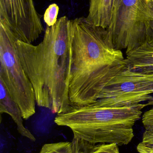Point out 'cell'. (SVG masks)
I'll use <instances>...</instances> for the list:
<instances>
[{
	"instance_id": "obj_8",
	"label": "cell",
	"mask_w": 153,
	"mask_h": 153,
	"mask_svg": "<svg viewBox=\"0 0 153 153\" xmlns=\"http://www.w3.org/2000/svg\"><path fill=\"white\" fill-rule=\"evenodd\" d=\"M0 112L9 114L17 125L18 132L31 141L36 138L24 126L22 113L18 103L13 99L3 82L0 80Z\"/></svg>"
},
{
	"instance_id": "obj_12",
	"label": "cell",
	"mask_w": 153,
	"mask_h": 153,
	"mask_svg": "<svg viewBox=\"0 0 153 153\" xmlns=\"http://www.w3.org/2000/svg\"><path fill=\"white\" fill-rule=\"evenodd\" d=\"M59 7L55 3L52 4L46 10L44 15V20L47 26L51 27L57 21Z\"/></svg>"
},
{
	"instance_id": "obj_6",
	"label": "cell",
	"mask_w": 153,
	"mask_h": 153,
	"mask_svg": "<svg viewBox=\"0 0 153 153\" xmlns=\"http://www.w3.org/2000/svg\"><path fill=\"white\" fill-rule=\"evenodd\" d=\"M153 74L133 71L126 65L105 87L92 105L120 107L141 103L153 98Z\"/></svg>"
},
{
	"instance_id": "obj_13",
	"label": "cell",
	"mask_w": 153,
	"mask_h": 153,
	"mask_svg": "<svg viewBox=\"0 0 153 153\" xmlns=\"http://www.w3.org/2000/svg\"><path fill=\"white\" fill-rule=\"evenodd\" d=\"M118 146L116 143L100 144L93 147L90 152L82 153H119Z\"/></svg>"
},
{
	"instance_id": "obj_14",
	"label": "cell",
	"mask_w": 153,
	"mask_h": 153,
	"mask_svg": "<svg viewBox=\"0 0 153 153\" xmlns=\"http://www.w3.org/2000/svg\"><path fill=\"white\" fill-rule=\"evenodd\" d=\"M146 105H152V107L144 112L142 116V122L145 130L153 131V98L148 101Z\"/></svg>"
},
{
	"instance_id": "obj_18",
	"label": "cell",
	"mask_w": 153,
	"mask_h": 153,
	"mask_svg": "<svg viewBox=\"0 0 153 153\" xmlns=\"http://www.w3.org/2000/svg\"><path fill=\"white\" fill-rule=\"evenodd\" d=\"M148 1L149 2L150 1L152 2H153V0H148Z\"/></svg>"
},
{
	"instance_id": "obj_11",
	"label": "cell",
	"mask_w": 153,
	"mask_h": 153,
	"mask_svg": "<svg viewBox=\"0 0 153 153\" xmlns=\"http://www.w3.org/2000/svg\"><path fill=\"white\" fill-rule=\"evenodd\" d=\"M39 153H74L72 144L69 142L47 143L44 145Z\"/></svg>"
},
{
	"instance_id": "obj_16",
	"label": "cell",
	"mask_w": 153,
	"mask_h": 153,
	"mask_svg": "<svg viewBox=\"0 0 153 153\" xmlns=\"http://www.w3.org/2000/svg\"><path fill=\"white\" fill-rule=\"evenodd\" d=\"M141 143L147 146L153 147V131L145 130Z\"/></svg>"
},
{
	"instance_id": "obj_4",
	"label": "cell",
	"mask_w": 153,
	"mask_h": 153,
	"mask_svg": "<svg viewBox=\"0 0 153 153\" xmlns=\"http://www.w3.org/2000/svg\"><path fill=\"white\" fill-rule=\"evenodd\" d=\"M17 39L6 23L0 19V80L18 103L23 119L27 120L36 112V97L17 54Z\"/></svg>"
},
{
	"instance_id": "obj_1",
	"label": "cell",
	"mask_w": 153,
	"mask_h": 153,
	"mask_svg": "<svg viewBox=\"0 0 153 153\" xmlns=\"http://www.w3.org/2000/svg\"><path fill=\"white\" fill-rule=\"evenodd\" d=\"M72 20L64 16L47 26L37 45L17 39L16 48L21 63L35 92L36 103L60 114L71 105L69 97L72 66Z\"/></svg>"
},
{
	"instance_id": "obj_2",
	"label": "cell",
	"mask_w": 153,
	"mask_h": 153,
	"mask_svg": "<svg viewBox=\"0 0 153 153\" xmlns=\"http://www.w3.org/2000/svg\"><path fill=\"white\" fill-rule=\"evenodd\" d=\"M72 66L69 97L72 106L93 104L109 82L125 67L107 29L89 23L84 17L72 20Z\"/></svg>"
},
{
	"instance_id": "obj_9",
	"label": "cell",
	"mask_w": 153,
	"mask_h": 153,
	"mask_svg": "<svg viewBox=\"0 0 153 153\" xmlns=\"http://www.w3.org/2000/svg\"><path fill=\"white\" fill-rule=\"evenodd\" d=\"M125 63L133 71L153 74V46L146 43L126 53Z\"/></svg>"
},
{
	"instance_id": "obj_3",
	"label": "cell",
	"mask_w": 153,
	"mask_h": 153,
	"mask_svg": "<svg viewBox=\"0 0 153 153\" xmlns=\"http://www.w3.org/2000/svg\"><path fill=\"white\" fill-rule=\"evenodd\" d=\"M146 106L142 103L120 107L71 106L65 112L57 114L54 122L69 128L77 141L126 145L133 140V127Z\"/></svg>"
},
{
	"instance_id": "obj_7",
	"label": "cell",
	"mask_w": 153,
	"mask_h": 153,
	"mask_svg": "<svg viewBox=\"0 0 153 153\" xmlns=\"http://www.w3.org/2000/svg\"><path fill=\"white\" fill-rule=\"evenodd\" d=\"M33 0H0V19L18 39L31 44L44 31Z\"/></svg>"
},
{
	"instance_id": "obj_5",
	"label": "cell",
	"mask_w": 153,
	"mask_h": 153,
	"mask_svg": "<svg viewBox=\"0 0 153 153\" xmlns=\"http://www.w3.org/2000/svg\"><path fill=\"white\" fill-rule=\"evenodd\" d=\"M153 19L148 0H116L107 29L114 47L126 53L146 43L147 22Z\"/></svg>"
},
{
	"instance_id": "obj_17",
	"label": "cell",
	"mask_w": 153,
	"mask_h": 153,
	"mask_svg": "<svg viewBox=\"0 0 153 153\" xmlns=\"http://www.w3.org/2000/svg\"><path fill=\"white\" fill-rule=\"evenodd\" d=\"M137 149L139 153H153V147L147 146L141 143L138 144Z\"/></svg>"
},
{
	"instance_id": "obj_15",
	"label": "cell",
	"mask_w": 153,
	"mask_h": 153,
	"mask_svg": "<svg viewBox=\"0 0 153 153\" xmlns=\"http://www.w3.org/2000/svg\"><path fill=\"white\" fill-rule=\"evenodd\" d=\"M149 3L153 14V2ZM146 43L153 46V19L148 21L146 25Z\"/></svg>"
},
{
	"instance_id": "obj_10",
	"label": "cell",
	"mask_w": 153,
	"mask_h": 153,
	"mask_svg": "<svg viewBox=\"0 0 153 153\" xmlns=\"http://www.w3.org/2000/svg\"><path fill=\"white\" fill-rule=\"evenodd\" d=\"M116 0H90L86 21L94 26L107 29L112 22Z\"/></svg>"
}]
</instances>
